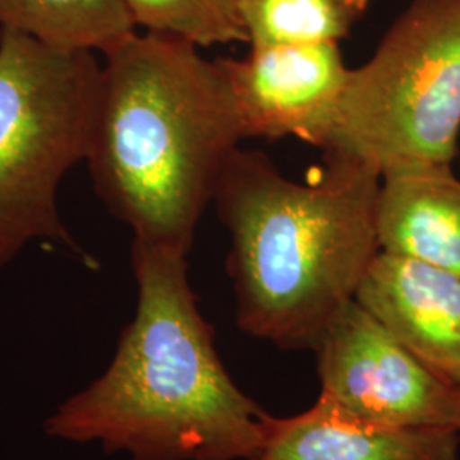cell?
Returning a JSON list of instances; mask_svg holds the SVG:
<instances>
[{"mask_svg": "<svg viewBox=\"0 0 460 460\" xmlns=\"http://www.w3.org/2000/svg\"><path fill=\"white\" fill-rule=\"evenodd\" d=\"M184 254L133 239L137 309L113 360L45 420V433L130 460H251L268 412L215 348Z\"/></svg>", "mask_w": 460, "mask_h": 460, "instance_id": "obj_1", "label": "cell"}, {"mask_svg": "<svg viewBox=\"0 0 460 460\" xmlns=\"http://www.w3.org/2000/svg\"><path fill=\"white\" fill-rule=\"evenodd\" d=\"M378 184L377 167L343 154L324 152L309 181H296L264 152H234L214 205L243 332L283 351L315 349L380 252Z\"/></svg>", "mask_w": 460, "mask_h": 460, "instance_id": "obj_2", "label": "cell"}, {"mask_svg": "<svg viewBox=\"0 0 460 460\" xmlns=\"http://www.w3.org/2000/svg\"><path fill=\"white\" fill-rule=\"evenodd\" d=\"M244 133L218 60L137 31L104 53L93 186L133 239L188 256Z\"/></svg>", "mask_w": 460, "mask_h": 460, "instance_id": "obj_3", "label": "cell"}, {"mask_svg": "<svg viewBox=\"0 0 460 460\" xmlns=\"http://www.w3.org/2000/svg\"><path fill=\"white\" fill-rule=\"evenodd\" d=\"M101 84L94 51L0 30V270L41 239L96 264L64 226L57 191L91 154Z\"/></svg>", "mask_w": 460, "mask_h": 460, "instance_id": "obj_4", "label": "cell"}, {"mask_svg": "<svg viewBox=\"0 0 460 460\" xmlns=\"http://www.w3.org/2000/svg\"><path fill=\"white\" fill-rule=\"evenodd\" d=\"M460 135V0H411L349 68L324 152L374 165L454 164Z\"/></svg>", "mask_w": 460, "mask_h": 460, "instance_id": "obj_5", "label": "cell"}, {"mask_svg": "<svg viewBox=\"0 0 460 460\" xmlns=\"http://www.w3.org/2000/svg\"><path fill=\"white\" fill-rule=\"evenodd\" d=\"M317 401L365 423L460 431V385L435 372L357 300L314 349Z\"/></svg>", "mask_w": 460, "mask_h": 460, "instance_id": "obj_6", "label": "cell"}, {"mask_svg": "<svg viewBox=\"0 0 460 460\" xmlns=\"http://www.w3.org/2000/svg\"><path fill=\"white\" fill-rule=\"evenodd\" d=\"M217 60L244 138L294 137L324 147L349 75L340 43L260 47Z\"/></svg>", "mask_w": 460, "mask_h": 460, "instance_id": "obj_7", "label": "cell"}, {"mask_svg": "<svg viewBox=\"0 0 460 460\" xmlns=\"http://www.w3.org/2000/svg\"><path fill=\"white\" fill-rule=\"evenodd\" d=\"M440 376L460 384V277L378 252L355 298Z\"/></svg>", "mask_w": 460, "mask_h": 460, "instance_id": "obj_8", "label": "cell"}, {"mask_svg": "<svg viewBox=\"0 0 460 460\" xmlns=\"http://www.w3.org/2000/svg\"><path fill=\"white\" fill-rule=\"evenodd\" d=\"M376 230L380 252L460 277V178L452 164L385 169L378 184Z\"/></svg>", "mask_w": 460, "mask_h": 460, "instance_id": "obj_9", "label": "cell"}, {"mask_svg": "<svg viewBox=\"0 0 460 460\" xmlns=\"http://www.w3.org/2000/svg\"><path fill=\"white\" fill-rule=\"evenodd\" d=\"M460 431L365 423L315 401L309 410L266 421L251 460H459Z\"/></svg>", "mask_w": 460, "mask_h": 460, "instance_id": "obj_10", "label": "cell"}, {"mask_svg": "<svg viewBox=\"0 0 460 460\" xmlns=\"http://www.w3.org/2000/svg\"><path fill=\"white\" fill-rule=\"evenodd\" d=\"M0 30L102 55L137 31L123 0H0Z\"/></svg>", "mask_w": 460, "mask_h": 460, "instance_id": "obj_11", "label": "cell"}, {"mask_svg": "<svg viewBox=\"0 0 460 460\" xmlns=\"http://www.w3.org/2000/svg\"><path fill=\"white\" fill-rule=\"evenodd\" d=\"M368 7L370 0H243L247 45L340 43Z\"/></svg>", "mask_w": 460, "mask_h": 460, "instance_id": "obj_12", "label": "cell"}, {"mask_svg": "<svg viewBox=\"0 0 460 460\" xmlns=\"http://www.w3.org/2000/svg\"><path fill=\"white\" fill-rule=\"evenodd\" d=\"M137 28L186 40L199 49L247 43L243 0H123Z\"/></svg>", "mask_w": 460, "mask_h": 460, "instance_id": "obj_13", "label": "cell"}, {"mask_svg": "<svg viewBox=\"0 0 460 460\" xmlns=\"http://www.w3.org/2000/svg\"><path fill=\"white\" fill-rule=\"evenodd\" d=\"M459 385H460V384H459Z\"/></svg>", "mask_w": 460, "mask_h": 460, "instance_id": "obj_14", "label": "cell"}]
</instances>
